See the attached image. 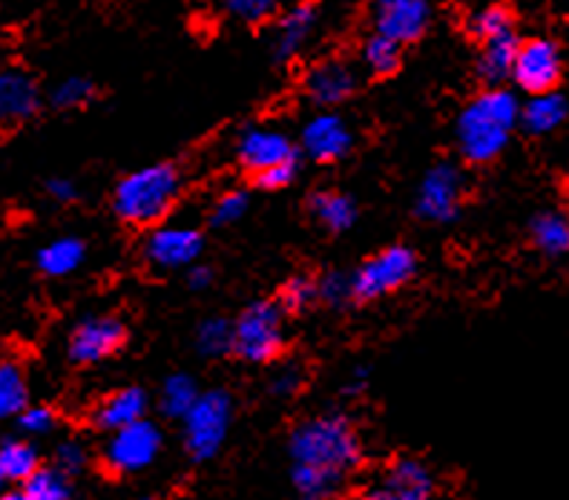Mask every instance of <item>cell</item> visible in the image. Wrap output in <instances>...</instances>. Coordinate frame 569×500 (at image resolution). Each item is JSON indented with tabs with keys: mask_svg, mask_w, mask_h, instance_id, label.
Returning a JSON list of instances; mask_svg holds the SVG:
<instances>
[{
	"mask_svg": "<svg viewBox=\"0 0 569 500\" xmlns=\"http://www.w3.org/2000/svg\"><path fill=\"white\" fill-rule=\"evenodd\" d=\"M521 104L509 90H487L469 101L458 119V144L466 161L487 164L507 150Z\"/></svg>",
	"mask_w": 569,
	"mask_h": 500,
	"instance_id": "1",
	"label": "cell"
},
{
	"mask_svg": "<svg viewBox=\"0 0 569 500\" xmlns=\"http://www.w3.org/2000/svg\"><path fill=\"white\" fill-rule=\"evenodd\" d=\"M291 454L297 466H311L348 478V472L360 466L362 446L346 417L322 414L293 429Z\"/></svg>",
	"mask_w": 569,
	"mask_h": 500,
	"instance_id": "2",
	"label": "cell"
},
{
	"mask_svg": "<svg viewBox=\"0 0 569 500\" xmlns=\"http://www.w3.org/2000/svg\"><path fill=\"white\" fill-rule=\"evenodd\" d=\"M181 176L173 164H150L124 176L112 196V208L127 224L147 228L161 222L179 199Z\"/></svg>",
	"mask_w": 569,
	"mask_h": 500,
	"instance_id": "3",
	"label": "cell"
},
{
	"mask_svg": "<svg viewBox=\"0 0 569 500\" xmlns=\"http://www.w3.org/2000/svg\"><path fill=\"white\" fill-rule=\"evenodd\" d=\"M233 400L228 391H204L184 417V446L193 460H210L228 438Z\"/></svg>",
	"mask_w": 569,
	"mask_h": 500,
	"instance_id": "4",
	"label": "cell"
},
{
	"mask_svg": "<svg viewBox=\"0 0 569 500\" xmlns=\"http://www.w3.org/2000/svg\"><path fill=\"white\" fill-rule=\"evenodd\" d=\"M284 346L282 308L277 302H253L237 322V351L248 362L277 360Z\"/></svg>",
	"mask_w": 569,
	"mask_h": 500,
	"instance_id": "5",
	"label": "cell"
},
{
	"mask_svg": "<svg viewBox=\"0 0 569 500\" xmlns=\"http://www.w3.org/2000/svg\"><path fill=\"white\" fill-rule=\"evenodd\" d=\"M417 271L415 250L406 244H391V248L380 250L377 257L362 262L360 271L351 277V288H355V299L371 302L386 293L403 288Z\"/></svg>",
	"mask_w": 569,
	"mask_h": 500,
	"instance_id": "6",
	"label": "cell"
},
{
	"mask_svg": "<svg viewBox=\"0 0 569 500\" xmlns=\"http://www.w3.org/2000/svg\"><path fill=\"white\" fill-rule=\"evenodd\" d=\"M561 70V49L549 38H529V41H521V49H518L512 78L529 96H547V92H556Z\"/></svg>",
	"mask_w": 569,
	"mask_h": 500,
	"instance_id": "7",
	"label": "cell"
},
{
	"mask_svg": "<svg viewBox=\"0 0 569 500\" xmlns=\"http://www.w3.org/2000/svg\"><path fill=\"white\" fill-rule=\"evenodd\" d=\"M159 452L161 431L153 423L141 420V423L127 426V429L110 434L104 446V463L119 474L141 472V469H147L159 458Z\"/></svg>",
	"mask_w": 569,
	"mask_h": 500,
	"instance_id": "8",
	"label": "cell"
},
{
	"mask_svg": "<svg viewBox=\"0 0 569 500\" xmlns=\"http://www.w3.org/2000/svg\"><path fill=\"white\" fill-rule=\"evenodd\" d=\"M460 202H463V176L458 167H431L417 190V213L423 216L426 222H455L460 213Z\"/></svg>",
	"mask_w": 569,
	"mask_h": 500,
	"instance_id": "9",
	"label": "cell"
},
{
	"mask_svg": "<svg viewBox=\"0 0 569 500\" xmlns=\"http://www.w3.org/2000/svg\"><path fill=\"white\" fill-rule=\"evenodd\" d=\"M435 474L420 460H397L368 487L366 500H431Z\"/></svg>",
	"mask_w": 569,
	"mask_h": 500,
	"instance_id": "10",
	"label": "cell"
},
{
	"mask_svg": "<svg viewBox=\"0 0 569 500\" xmlns=\"http://www.w3.org/2000/svg\"><path fill=\"white\" fill-rule=\"evenodd\" d=\"M204 237L193 228H156L144 242V259L156 271H173V268H188L202 257Z\"/></svg>",
	"mask_w": 569,
	"mask_h": 500,
	"instance_id": "11",
	"label": "cell"
},
{
	"mask_svg": "<svg viewBox=\"0 0 569 500\" xmlns=\"http://www.w3.org/2000/svg\"><path fill=\"white\" fill-rule=\"evenodd\" d=\"M237 153L239 161L253 176L264 173V170H273L279 164L297 161L291 139L282 130H277V127H250V130H244L242 139H239Z\"/></svg>",
	"mask_w": 569,
	"mask_h": 500,
	"instance_id": "12",
	"label": "cell"
},
{
	"mask_svg": "<svg viewBox=\"0 0 569 500\" xmlns=\"http://www.w3.org/2000/svg\"><path fill=\"white\" fill-rule=\"evenodd\" d=\"M127 340V331L116 317H92L83 320L70 337V357L72 362L90 366L116 354Z\"/></svg>",
	"mask_w": 569,
	"mask_h": 500,
	"instance_id": "13",
	"label": "cell"
},
{
	"mask_svg": "<svg viewBox=\"0 0 569 500\" xmlns=\"http://www.w3.org/2000/svg\"><path fill=\"white\" fill-rule=\"evenodd\" d=\"M431 21V9L423 0H382L377 3V36L389 38L397 47L417 41Z\"/></svg>",
	"mask_w": 569,
	"mask_h": 500,
	"instance_id": "14",
	"label": "cell"
},
{
	"mask_svg": "<svg viewBox=\"0 0 569 500\" xmlns=\"http://www.w3.org/2000/svg\"><path fill=\"white\" fill-rule=\"evenodd\" d=\"M355 144L346 121L333 112H320L302 130V150L317 161H340Z\"/></svg>",
	"mask_w": 569,
	"mask_h": 500,
	"instance_id": "15",
	"label": "cell"
},
{
	"mask_svg": "<svg viewBox=\"0 0 569 500\" xmlns=\"http://www.w3.org/2000/svg\"><path fill=\"white\" fill-rule=\"evenodd\" d=\"M306 90L308 96H311V101H317V104L322 107L342 104V101L357 90V76L346 61L331 58V61L317 63V67L308 72Z\"/></svg>",
	"mask_w": 569,
	"mask_h": 500,
	"instance_id": "16",
	"label": "cell"
},
{
	"mask_svg": "<svg viewBox=\"0 0 569 500\" xmlns=\"http://www.w3.org/2000/svg\"><path fill=\"white\" fill-rule=\"evenodd\" d=\"M38 87L27 72L0 70V124H18L36 116Z\"/></svg>",
	"mask_w": 569,
	"mask_h": 500,
	"instance_id": "17",
	"label": "cell"
},
{
	"mask_svg": "<svg viewBox=\"0 0 569 500\" xmlns=\"http://www.w3.org/2000/svg\"><path fill=\"white\" fill-rule=\"evenodd\" d=\"M147 394L141 389H121L101 400L96 409V423L107 431H121L127 426H136L144 420L147 414Z\"/></svg>",
	"mask_w": 569,
	"mask_h": 500,
	"instance_id": "18",
	"label": "cell"
},
{
	"mask_svg": "<svg viewBox=\"0 0 569 500\" xmlns=\"http://www.w3.org/2000/svg\"><path fill=\"white\" fill-rule=\"evenodd\" d=\"M518 49H521V41H518L515 32H507V36H498L483 43V52H480L478 61L480 78H487L489 83H500L503 78L512 76Z\"/></svg>",
	"mask_w": 569,
	"mask_h": 500,
	"instance_id": "19",
	"label": "cell"
},
{
	"mask_svg": "<svg viewBox=\"0 0 569 500\" xmlns=\"http://www.w3.org/2000/svg\"><path fill=\"white\" fill-rule=\"evenodd\" d=\"M567 98L558 92H547V96L529 98V104L521 110V121L532 136H547L567 121Z\"/></svg>",
	"mask_w": 569,
	"mask_h": 500,
	"instance_id": "20",
	"label": "cell"
},
{
	"mask_svg": "<svg viewBox=\"0 0 569 500\" xmlns=\"http://www.w3.org/2000/svg\"><path fill=\"white\" fill-rule=\"evenodd\" d=\"M311 213L322 228L340 233V230H348L351 224H355L357 204L351 202L346 193H337V190H320V193L311 196Z\"/></svg>",
	"mask_w": 569,
	"mask_h": 500,
	"instance_id": "21",
	"label": "cell"
},
{
	"mask_svg": "<svg viewBox=\"0 0 569 500\" xmlns=\"http://www.w3.org/2000/svg\"><path fill=\"white\" fill-rule=\"evenodd\" d=\"M313 23H317V9L302 3V7H293L291 12L284 14L277 29V56L291 58L297 56L302 43L311 36Z\"/></svg>",
	"mask_w": 569,
	"mask_h": 500,
	"instance_id": "22",
	"label": "cell"
},
{
	"mask_svg": "<svg viewBox=\"0 0 569 500\" xmlns=\"http://www.w3.org/2000/svg\"><path fill=\"white\" fill-rule=\"evenodd\" d=\"M81 262L83 242L76 237L56 239V242H49L47 248H41V253H38V268H41L47 277H70Z\"/></svg>",
	"mask_w": 569,
	"mask_h": 500,
	"instance_id": "23",
	"label": "cell"
},
{
	"mask_svg": "<svg viewBox=\"0 0 569 500\" xmlns=\"http://www.w3.org/2000/svg\"><path fill=\"white\" fill-rule=\"evenodd\" d=\"M27 377L18 362H0V420L21 417L27 411Z\"/></svg>",
	"mask_w": 569,
	"mask_h": 500,
	"instance_id": "24",
	"label": "cell"
},
{
	"mask_svg": "<svg viewBox=\"0 0 569 500\" xmlns=\"http://www.w3.org/2000/svg\"><path fill=\"white\" fill-rule=\"evenodd\" d=\"M535 244L547 253V257H561L569 250V216L549 210V213L535 216L532 222Z\"/></svg>",
	"mask_w": 569,
	"mask_h": 500,
	"instance_id": "25",
	"label": "cell"
},
{
	"mask_svg": "<svg viewBox=\"0 0 569 500\" xmlns=\"http://www.w3.org/2000/svg\"><path fill=\"white\" fill-rule=\"evenodd\" d=\"M346 478L333 472H322V469H311V466H297L293 469V487L302 494V500H331L340 492Z\"/></svg>",
	"mask_w": 569,
	"mask_h": 500,
	"instance_id": "26",
	"label": "cell"
},
{
	"mask_svg": "<svg viewBox=\"0 0 569 500\" xmlns=\"http://www.w3.org/2000/svg\"><path fill=\"white\" fill-rule=\"evenodd\" d=\"M199 389H196V380L188 374H173L167 377L164 386H161V411L167 417H188V411L199 403Z\"/></svg>",
	"mask_w": 569,
	"mask_h": 500,
	"instance_id": "27",
	"label": "cell"
},
{
	"mask_svg": "<svg viewBox=\"0 0 569 500\" xmlns=\"http://www.w3.org/2000/svg\"><path fill=\"white\" fill-rule=\"evenodd\" d=\"M0 472L7 480H23L27 483L38 472V452L23 440H7L0 446Z\"/></svg>",
	"mask_w": 569,
	"mask_h": 500,
	"instance_id": "28",
	"label": "cell"
},
{
	"mask_svg": "<svg viewBox=\"0 0 569 500\" xmlns=\"http://www.w3.org/2000/svg\"><path fill=\"white\" fill-rule=\"evenodd\" d=\"M196 342H199V351H204L208 357L228 354L237 348V322H228L222 317L204 320L196 333Z\"/></svg>",
	"mask_w": 569,
	"mask_h": 500,
	"instance_id": "29",
	"label": "cell"
},
{
	"mask_svg": "<svg viewBox=\"0 0 569 500\" xmlns=\"http://www.w3.org/2000/svg\"><path fill=\"white\" fill-rule=\"evenodd\" d=\"M469 32L475 38L487 43L498 36H507L512 32V14H509L507 7H480L469 14Z\"/></svg>",
	"mask_w": 569,
	"mask_h": 500,
	"instance_id": "30",
	"label": "cell"
},
{
	"mask_svg": "<svg viewBox=\"0 0 569 500\" xmlns=\"http://www.w3.org/2000/svg\"><path fill=\"white\" fill-rule=\"evenodd\" d=\"M23 492L32 500H70V480L61 469H38L23 483Z\"/></svg>",
	"mask_w": 569,
	"mask_h": 500,
	"instance_id": "31",
	"label": "cell"
},
{
	"mask_svg": "<svg viewBox=\"0 0 569 500\" xmlns=\"http://www.w3.org/2000/svg\"><path fill=\"white\" fill-rule=\"evenodd\" d=\"M362 63L375 76H391L400 67V47L382 36L368 38L366 49H362Z\"/></svg>",
	"mask_w": 569,
	"mask_h": 500,
	"instance_id": "32",
	"label": "cell"
},
{
	"mask_svg": "<svg viewBox=\"0 0 569 500\" xmlns=\"http://www.w3.org/2000/svg\"><path fill=\"white\" fill-rule=\"evenodd\" d=\"M248 193H242V190H230V193H222L219 199H216L213 210H210V222L216 224V228H222V224H233L239 222L244 213H248Z\"/></svg>",
	"mask_w": 569,
	"mask_h": 500,
	"instance_id": "33",
	"label": "cell"
},
{
	"mask_svg": "<svg viewBox=\"0 0 569 500\" xmlns=\"http://www.w3.org/2000/svg\"><path fill=\"white\" fill-rule=\"evenodd\" d=\"M313 299H320L317 297V282L308 277H293L284 282L282 288V308L284 311H306L308 306H311Z\"/></svg>",
	"mask_w": 569,
	"mask_h": 500,
	"instance_id": "34",
	"label": "cell"
},
{
	"mask_svg": "<svg viewBox=\"0 0 569 500\" xmlns=\"http://www.w3.org/2000/svg\"><path fill=\"white\" fill-rule=\"evenodd\" d=\"M90 98L92 81H87V78H67V81L58 83L56 92H52V101H56V107H61V110H72V107L87 104Z\"/></svg>",
	"mask_w": 569,
	"mask_h": 500,
	"instance_id": "35",
	"label": "cell"
},
{
	"mask_svg": "<svg viewBox=\"0 0 569 500\" xmlns=\"http://www.w3.org/2000/svg\"><path fill=\"white\" fill-rule=\"evenodd\" d=\"M317 297H320L322 302H328V306H342V302H348V299L355 297L351 277H346V273L340 271L326 273V277L317 282Z\"/></svg>",
	"mask_w": 569,
	"mask_h": 500,
	"instance_id": "36",
	"label": "cell"
},
{
	"mask_svg": "<svg viewBox=\"0 0 569 500\" xmlns=\"http://www.w3.org/2000/svg\"><path fill=\"white\" fill-rule=\"evenodd\" d=\"M224 9L242 23H262L277 12V3H271V0H230Z\"/></svg>",
	"mask_w": 569,
	"mask_h": 500,
	"instance_id": "37",
	"label": "cell"
},
{
	"mask_svg": "<svg viewBox=\"0 0 569 500\" xmlns=\"http://www.w3.org/2000/svg\"><path fill=\"white\" fill-rule=\"evenodd\" d=\"M56 426V411L47 409V406H29L21 414V429L27 434H47Z\"/></svg>",
	"mask_w": 569,
	"mask_h": 500,
	"instance_id": "38",
	"label": "cell"
},
{
	"mask_svg": "<svg viewBox=\"0 0 569 500\" xmlns=\"http://www.w3.org/2000/svg\"><path fill=\"white\" fill-rule=\"evenodd\" d=\"M293 176H297V161H291V164H279L273 167V170H264V173L253 176V181H257L262 190H282L291 184Z\"/></svg>",
	"mask_w": 569,
	"mask_h": 500,
	"instance_id": "39",
	"label": "cell"
},
{
	"mask_svg": "<svg viewBox=\"0 0 569 500\" xmlns=\"http://www.w3.org/2000/svg\"><path fill=\"white\" fill-rule=\"evenodd\" d=\"M299 386H302V369L299 366H284L271 380V391L277 397H291L293 391H299Z\"/></svg>",
	"mask_w": 569,
	"mask_h": 500,
	"instance_id": "40",
	"label": "cell"
},
{
	"mask_svg": "<svg viewBox=\"0 0 569 500\" xmlns=\"http://www.w3.org/2000/svg\"><path fill=\"white\" fill-rule=\"evenodd\" d=\"M56 460H58L56 469H61L63 474H76V472H81L83 463H87V452H83L78 443H63L61 449H58Z\"/></svg>",
	"mask_w": 569,
	"mask_h": 500,
	"instance_id": "41",
	"label": "cell"
},
{
	"mask_svg": "<svg viewBox=\"0 0 569 500\" xmlns=\"http://www.w3.org/2000/svg\"><path fill=\"white\" fill-rule=\"evenodd\" d=\"M47 193L56 199V202H72L76 199V184L70 179H52L47 184Z\"/></svg>",
	"mask_w": 569,
	"mask_h": 500,
	"instance_id": "42",
	"label": "cell"
},
{
	"mask_svg": "<svg viewBox=\"0 0 569 500\" xmlns=\"http://www.w3.org/2000/svg\"><path fill=\"white\" fill-rule=\"evenodd\" d=\"M188 282L193 291H202V288H208L210 282H213V271H210V268H204V264H199V268H190Z\"/></svg>",
	"mask_w": 569,
	"mask_h": 500,
	"instance_id": "43",
	"label": "cell"
},
{
	"mask_svg": "<svg viewBox=\"0 0 569 500\" xmlns=\"http://www.w3.org/2000/svg\"><path fill=\"white\" fill-rule=\"evenodd\" d=\"M0 500H32V498H29V494L23 492V489H21V492H7V494H0Z\"/></svg>",
	"mask_w": 569,
	"mask_h": 500,
	"instance_id": "44",
	"label": "cell"
},
{
	"mask_svg": "<svg viewBox=\"0 0 569 500\" xmlns=\"http://www.w3.org/2000/svg\"><path fill=\"white\" fill-rule=\"evenodd\" d=\"M3 480H7V478H3V472H0V487H3Z\"/></svg>",
	"mask_w": 569,
	"mask_h": 500,
	"instance_id": "45",
	"label": "cell"
}]
</instances>
